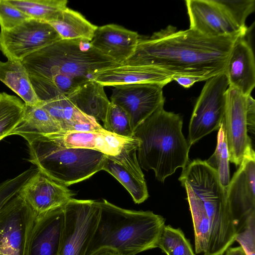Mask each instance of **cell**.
<instances>
[{"mask_svg":"<svg viewBox=\"0 0 255 255\" xmlns=\"http://www.w3.org/2000/svg\"><path fill=\"white\" fill-rule=\"evenodd\" d=\"M239 36L210 37L190 28L177 30L168 25L150 37H139L134 53L123 64L151 66L172 77L193 76L207 80L224 72Z\"/></svg>","mask_w":255,"mask_h":255,"instance_id":"6da1fadb","label":"cell"},{"mask_svg":"<svg viewBox=\"0 0 255 255\" xmlns=\"http://www.w3.org/2000/svg\"><path fill=\"white\" fill-rule=\"evenodd\" d=\"M99 219L85 255L105 248L122 255H135L156 248L165 219L152 211H133L105 199L98 201Z\"/></svg>","mask_w":255,"mask_h":255,"instance_id":"7a4b0ae2","label":"cell"},{"mask_svg":"<svg viewBox=\"0 0 255 255\" xmlns=\"http://www.w3.org/2000/svg\"><path fill=\"white\" fill-rule=\"evenodd\" d=\"M182 125L179 114L162 107L133 130V136L139 140L137 158L140 167L152 170L161 182L188 163L190 147L182 133Z\"/></svg>","mask_w":255,"mask_h":255,"instance_id":"3957f363","label":"cell"},{"mask_svg":"<svg viewBox=\"0 0 255 255\" xmlns=\"http://www.w3.org/2000/svg\"><path fill=\"white\" fill-rule=\"evenodd\" d=\"M30 79H48L63 75L82 83L98 72L117 64L86 39L58 40L27 56L21 61Z\"/></svg>","mask_w":255,"mask_h":255,"instance_id":"277c9868","label":"cell"},{"mask_svg":"<svg viewBox=\"0 0 255 255\" xmlns=\"http://www.w3.org/2000/svg\"><path fill=\"white\" fill-rule=\"evenodd\" d=\"M178 180L190 186L203 202L208 217L210 237L203 255H223L235 241L238 230L217 172L206 160L195 159L182 170Z\"/></svg>","mask_w":255,"mask_h":255,"instance_id":"5b68a950","label":"cell"},{"mask_svg":"<svg viewBox=\"0 0 255 255\" xmlns=\"http://www.w3.org/2000/svg\"><path fill=\"white\" fill-rule=\"evenodd\" d=\"M26 140L29 161L45 175L65 186L83 181L102 170L107 157L95 150L60 146L44 135Z\"/></svg>","mask_w":255,"mask_h":255,"instance_id":"8992f818","label":"cell"},{"mask_svg":"<svg viewBox=\"0 0 255 255\" xmlns=\"http://www.w3.org/2000/svg\"><path fill=\"white\" fill-rule=\"evenodd\" d=\"M229 161L240 166L244 158L255 152L248 132L255 134V101L228 87L223 121Z\"/></svg>","mask_w":255,"mask_h":255,"instance_id":"52a82bcc","label":"cell"},{"mask_svg":"<svg viewBox=\"0 0 255 255\" xmlns=\"http://www.w3.org/2000/svg\"><path fill=\"white\" fill-rule=\"evenodd\" d=\"M63 209L64 223L58 255H85L99 219L98 201L72 198Z\"/></svg>","mask_w":255,"mask_h":255,"instance_id":"ba28073f","label":"cell"},{"mask_svg":"<svg viewBox=\"0 0 255 255\" xmlns=\"http://www.w3.org/2000/svg\"><path fill=\"white\" fill-rule=\"evenodd\" d=\"M228 81L223 72L206 80L195 105L188 128L190 147L223 123Z\"/></svg>","mask_w":255,"mask_h":255,"instance_id":"9c48e42d","label":"cell"},{"mask_svg":"<svg viewBox=\"0 0 255 255\" xmlns=\"http://www.w3.org/2000/svg\"><path fill=\"white\" fill-rule=\"evenodd\" d=\"M37 214L18 192L0 208V255H26Z\"/></svg>","mask_w":255,"mask_h":255,"instance_id":"30bf717a","label":"cell"},{"mask_svg":"<svg viewBox=\"0 0 255 255\" xmlns=\"http://www.w3.org/2000/svg\"><path fill=\"white\" fill-rule=\"evenodd\" d=\"M60 40L59 34L50 24L30 19L10 30L0 31V50L8 59L22 61Z\"/></svg>","mask_w":255,"mask_h":255,"instance_id":"8fae6325","label":"cell"},{"mask_svg":"<svg viewBox=\"0 0 255 255\" xmlns=\"http://www.w3.org/2000/svg\"><path fill=\"white\" fill-rule=\"evenodd\" d=\"M114 87L110 102L127 112L133 131L155 111L164 107V86L162 85L139 83Z\"/></svg>","mask_w":255,"mask_h":255,"instance_id":"7c38bea8","label":"cell"},{"mask_svg":"<svg viewBox=\"0 0 255 255\" xmlns=\"http://www.w3.org/2000/svg\"><path fill=\"white\" fill-rule=\"evenodd\" d=\"M189 28L210 37L246 35L217 0H186Z\"/></svg>","mask_w":255,"mask_h":255,"instance_id":"4fadbf2b","label":"cell"},{"mask_svg":"<svg viewBox=\"0 0 255 255\" xmlns=\"http://www.w3.org/2000/svg\"><path fill=\"white\" fill-rule=\"evenodd\" d=\"M228 207L237 224L238 233L255 214V153L247 155L226 190Z\"/></svg>","mask_w":255,"mask_h":255,"instance_id":"5bb4252c","label":"cell"},{"mask_svg":"<svg viewBox=\"0 0 255 255\" xmlns=\"http://www.w3.org/2000/svg\"><path fill=\"white\" fill-rule=\"evenodd\" d=\"M37 214H44L66 205L73 194L65 186L49 178L38 169L18 192Z\"/></svg>","mask_w":255,"mask_h":255,"instance_id":"9a60e30c","label":"cell"},{"mask_svg":"<svg viewBox=\"0 0 255 255\" xmlns=\"http://www.w3.org/2000/svg\"><path fill=\"white\" fill-rule=\"evenodd\" d=\"M63 207L37 214L27 243L26 255H58L64 223Z\"/></svg>","mask_w":255,"mask_h":255,"instance_id":"2e32d148","label":"cell"},{"mask_svg":"<svg viewBox=\"0 0 255 255\" xmlns=\"http://www.w3.org/2000/svg\"><path fill=\"white\" fill-rule=\"evenodd\" d=\"M139 39L135 31L108 24L98 26L90 43L101 53L121 65L134 53Z\"/></svg>","mask_w":255,"mask_h":255,"instance_id":"e0dca14e","label":"cell"},{"mask_svg":"<svg viewBox=\"0 0 255 255\" xmlns=\"http://www.w3.org/2000/svg\"><path fill=\"white\" fill-rule=\"evenodd\" d=\"M245 36H240L235 41L224 73L229 87L249 96L255 86V60L251 45Z\"/></svg>","mask_w":255,"mask_h":255,"instance_id":"ac0fdd59","label":"cell"},{"mask_svg":"<svg viewBox=\"0 0 255 255\" xmlns=\"http://www.w3.org/2000/svg\"><path fill=\"white\" fill-rule=\"evenodd\" d=\"M44 136L65 148L92 149L112 156L118 154L133 137L120 136L109 131H61Z\"/></svg>","mask_w":255,"mask_h":255,"instance_id":"d6986e66","label":"cell"},{"mask_svg":"<svg viewBox=\"0 0 255 255\" xmlns=\"http://www.w3.org/2000/svg\"><path fill=\"white\" fill-rule=\"evenodd\" d=\"M172 76L151 66L118 65L95 74L93 80L103 86H116L139 83H156L165 86Z\"/></svg>","mask_w":255,"mask_h":255,"instance_id":"ffe728a7","label":"cell"},{"mask_svg":"<svg viewBox=\"0 0 255 255\" xmlns=\"http://www.w3.org/2000/svg\"><path fill=\"white\" fill-rule=\"evenodd\" d=\"M104 87L92 79L79 86L66 97L82 113L104 123L111 103Z\"/></svg>","mask_w":255,"mask_h":255,"instance_id":"44dd1931","label":"cell"},{"mask_svg":"<svg viewBox=\"0 0 255 255\" xmlns=\"http://www.w3.org/2000/svg\"><path fill=\"white\" fill-rule=\"evenodd\" d=\"M0 81L24 101L26 106L41 105V101L31 84L28 72L21 61L8 59L0 61Z\"/></svg>","mask_w":255,"mask_h":255,"instance_id":"7402d4cb","label":"cell"},{"mask_svg":"<svg viewBox=\"0 0 255 255\" xmlns=\"http://www.w3.org/2000/svg\"><path fill=\"white\" fill-rule=\"evenodd\" d=\"M61 131L60 125L41 105L26 106L24 117L11 134L20 135L27 140L34 136Z\"/></svg>","mask_w":255,"mask_h":255,"instance_id":"603a6c76","label":"cell"},{"mask_svg":"<svg viewBox=\"0 0 255 255\" xmlns=\"http://www.w3.org/2000/svg\"><path fill=\"white\" fill-rule=\"evenodd\" d=\"M49 24L62 40L82 39L91 41L98 27L81 13L68 7L57 20Z\"/></svg>","mask_w":255,"mask_h":255,"instance_id":"cb8c5ba5","label":"cell"},{"mask_svg":"<svg viewBox=\"0 0 255 255\" xmlns=\"http://www.w3.org/2000/svg\"><path fill=\"white\" fill-rule=\"evenodd\" d=\"M185 188L187 199L192 217L194 232L195 251L196 254H205L210 237L208 217L201 200L196 195L190 186L186 182L181 183Z\"/></svg>","mask_w":255,"mask_h":255,"instance_id":"d4e9b609","label":"cell"},{"mask_svg":"<svg viewBox=\"0 0 255 255\" xmlns=\"http://www.w3.org/2000/svg\"><path fill=\"white\" fill-rule=\"evenodd\" d=\"M31 19L49 23L57 20L67 7V0H7Z\"/></svg>","mask_w":255,"mask_h":255,"instance_id":"484cf974","label":"cell"},{"mask_svg":"<svg viewBox=\"0 0 255 255\" xmlns=\"http://www.w3.org/2000/svg\"><path fill=\"white\" fill-rule=\"evenodd\" d=\"M30 81L36 94L42 102L67 96L84 83L63 75L48 79H31Z\"/></svg>","mask_w":255,"mask_h":255,"instance_id":"4316f807","label":"cell"},{"mask_svg":"<svg viewBox=\"0 0 255 255\" xmlns=\"http://www.w3.org/2000/svg\"><path fill=\"white\" fill-rule=\"evenodd\" d=\"M25 110V103L18 97L0 93V141L11 135L22 121Z\"/></svg>","mask_w":255,"mask_h":255,"instance_id":"83f0119b","label":"cell"},{"mask_svg":"<svg viewBox=\"0 0 255 255\" xmlns=\"http://www.w3.org/2000/svg\"><path fill=\"white\" fill-rule=\"evenodd\" d=\"M103 170L113 176L127 189L135 203H141L148 198L149 195L145 180L139 179L107 157Z\"/></svg>","mask_w":255,"mask_h":255,"instance_id":"f1b7e54d","label":"cell"},{"mask_svg":"<svg viewBox=\"0 0 255 255\" xmlns=\"http://www.w3.org/2000/svg\"><path fill=\"white\" fill-rule=\"evenodd\" d=\"M41 106L58 123L62 131H66L71 126L88 116L80 111L66 96L42 102Z\"/></svg>","mask_w":255,"mask_h":255,"instance_id":"f546056e","label":"cell"},{"mask_svg":"<svg viewBox=\"0 0 255 255\" xmlns=\"http://www.w3.org/2000/svg\"><path fill=\"white\" fill-rule=\"evenodd\" d=\"M156 248L166 255H195L189 241L180 228L164 225L157 240Z\"/></svg>","mask_w":255,"mask_h":255,"instance_id":"4dcf8cb0","label":"cell"},{"mask_svg":"<svg viewBox=\"0 0 255 255\" xmlns=\"http://www.w3.org/2000/svg\"><path fill=\"white\" fill-rule=\"evenodd\" d=\"M217 172L223 187L226 189L230 182L229 155L223 123L217 135V144L214 153L206 160Z\"/></svg>","mask_w":255,"mask_h":255,"instance_id":"1f68e13d","label":"cell"},{"mask_svg":"<svg viewBox=\"0 0 255 255\" xmlns=\"http://www.w3.org/2000/svg\"><path fill=\"white\" fill-rule=\"evenodd\" d=\"M104 124L107 131L117 135L131 137L133 131L127 112L119 106L111 102Z\"/></svg>","mask_w":255,"mask_h":255,"instance_id":"d6a6232c","label":"cell"},{"mask_svg":"<svg viewBox=\"0 0 255 255\" xmlns=\"http://www.w3.org/2000/svg\"><path fill=\"white\" fill-rule=\"evenodd\" d=\"M139 140L133 136L115 156L106 155L107 157L122 165L139 179L144 180V176L139 166L136 152Z\"/></svg>","mask_w":255,"mask_h":255,"instance_id":"836d02e7","label":"cell"},{"mask_svg":"<svg viewBox=\"0 0 255 255\" xmlns=\"http://www.w3.org/2000/svg\"><path fill=\"white\" fill-rule=\"evenodd\" d=\"M217 1L240 27L248 30L246 25V20L255 10V0H217Z\"/></svg>","mask_w":255,"mask_h":255,"instance_id":"e575fe53","label":"cell"},{"mask_svg":"<svg viewBox=\"0 0 255 255\" xmlns=\"http://www.w3.org/2000/svg\"><path fill=\"white\" fill-rule=\"evenodd\" d=\"M30 19L31 18L11 5L7 0H0L1 30H10Z\"/></svg>","mask_w":255,"mask_h":255,"instance_id":"d590c367","label":"cell"},{"mask_svg":"<svg viewBox=\"0 0 255 255\" xmlns=\"http://www.w3.org/2000/svg\"><path fill=\"white\" fill-rule=\"evenodd\" d=\"M235 241L240 244L247 255H255V214L247 218Z\"/></svg>","mask_w":255,"mask_h":255,"instance_id":"8d00e7d4","label":"cell"},{"mask_svg":"<svg viewBox=\"0 0 255 255\" xmlns=\"http://www.w3.org/2000/svg\"><path fill=\"white\" fill-rule=\"evenodd\" d=\"M172 79L185 88H190L197 82L206 81L202 77L186 75L173 76Z\"/></svg>","mask_w":255,"mask_h":255,"instance_id":"74e56055","label":"cell"},{"mask_svg":"<svg viewBox=\"0 0 255 255\" xmlns=\"http://www.w3.org/2000/svg\"><path fill=\"white\" fill-rule=\"evenodd\" d=\"M21 187L18 188L12 191H8L6 190L4 191V190L0 189V208L1 206L11 196L17 193Z\"/></svg>","mask_w":255,"mask_h":255,"instance_id":"f35d334b","label":"cell"},{"mask_svg":"<svg viewBox=\"0 0 255 255\" xmlns=\"http://www.w3.org/2000/svg\"><path fill=\"white\" fill-rule=\"evenodd\" d=\"M225 255H247L243 248L240 246L237 247H229L225 252Z\"/></svg>","mask_w":255,"mask_h":255,"instance_id":"ab89813d","label":"cell"},{"mask_svg":"<svg viewBox=\"0 0 255 255\" xmlns=\"http://www.w3.org/2000/svg\"><path fill=\"white\" fill-rule=\"evenodd\" d=\"M92 255H122L118 252L108 248L101 249Z\"/></svg>","mask_w":255,"mask_h":255,"instance_id":"60d3db41","label":"cell"}]
</instances>
